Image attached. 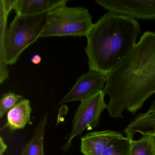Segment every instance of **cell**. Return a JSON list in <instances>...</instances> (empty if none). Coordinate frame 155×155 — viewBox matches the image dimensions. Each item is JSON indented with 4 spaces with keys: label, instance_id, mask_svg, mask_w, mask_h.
Returning a JSON list of instances; mask_svg holds the SVG:
<instances>
[{
    "label": "cell",
    "instance_id": "cell-4",
    "mask_svg": "<svg viewBox=\"0 0 155 155\" xmlns=\"http://www.w3.org/2000/svg\"><path fill=\"white\" fill-rule=\"evenodd\" d=\"M92 20L85 7H59L48 12L41 37H86L93 26Z\"/></svg>",
    "mask_w": 155,
    "mask_h": 155
},
{
    "label": "cell",
    "instance_id": "cell-5",
    "mask_svg": "<svg viewBox=\"0 0 155 155\" xmlns=\"http://www.w3.org/2000/svg\"><path fill=\"white\" fill-rule=\"evenodd\" d=\"M105 94L103 91L87 99L81 101L72 120V130L62 150L68 151L73 140L84 130H91L98 126L101 113L106 109Z\"/></svg>",
    "mask_w": 155,
    "mask_h": 155
},
{
    "label": "cell",
    "instance_id": "cell-13",
    "mask_svg": "<svg viewBox=\"0 0 155 155\" xmlns=\"http://www.w3.org/2000/svg\"><path fill=\"white\" fill-rule=\"evenodd\" d=\"M132 140L121 134L109 142L102 155H132Z\"/></svg>",
    "mask_w": 155,
    "mask_h": 155
},
{
    "label": "cell",
    "instance_id": "cell-12",
    "mask_svg": "<svg viewBox=\"0 0 155 155\" xmlns=\"http://www.w3.org/2000/svg\"><path fill=\"white\" fill-rule=\"evenodd\" d=\"M47 123L48 116L46 115L37 125L30 141L22 147L21 155H45L43 144Z\"/></svg>",
    "mask_w": 155,
    "mask_h": 155
},
{
    "label": "cell",
    "instance_id": "cell-3",
    "mask_svg": "<svg viewBox=\"0 0 155 155\" xmlns=\"http://www.w3.org/2000/svg\"><path fill=\"white\" fill-rule=\"evenodd\" d=\"M48 13L16 15L3 37L2 58L5 65L16 63L22 52L40 38Z\"/></svg>",
    "mask_w": 155,
    "mask_h": 155
},
{
    "label": "cell",
    "instance_id": "cell-18",
    "mask_svg": "<svg viewBox=\"0 0 155 155\" xmlns=\"http://www.w3.org/2000/svg\"><path fill=\"white\" fill-rule=\"evenodd\" d=\"M31 62L35 65H38L41 61V58L39 54H35L31 59Z\"/></svg>",
    "mask_w": 155,
    "mask_h": 155
},
{
    "label": "cell",
    "instance_id": "cell-14",
    "mask_svg": "<svg viewBox=\"0 0 155 155\" xmlns=\"http://www.w3.org/2000/svg\"><path fill=\"white\" fill-rule=\"evenodd\" d=\"M132 155H155L154 135H143L138 140H132Z\"/></svg>",
    "mask_w": 155,
    "mask_h": 155
},
{
    "label": "cell",
    "instance_id": "cell-9",
    "mask_svg": "<svg viewBox=\"0 0 155 155\" xmlns=\"http://www.w3.org/2000/svg\"><path fill=\"white\" fill-rule=\"evenodd\" d=\"M31 111L29 100L25 99L21 100L8 111L7 122L1 130L8 127L14 131L24 128L30 120Z\"/></svg>",
    "mask_w": 155,
    "mask_h": 155
},
{
    "label": "cell",
    "instance_id": "cell-8",
    "mask_svg": "<svg viewBox=\"0 0 155 155\" xmlns=\"http://www.w3.org/2000/svg\"><path fill=\"white\" fill-rule=\"evenodd\" d=\"M121 134L110 130L88 133L81 137V151L84 155H102L109 142Z\"/></svg>",
    "mask_w": 155,
    "mask_h": 155
},
{
    "label": "cell",
    "instance_id": "cell-15",
    "mask_svg": "<svg viewBox=\"0 0 155 155\" xmlns=\"http://www.w3.org/2000/svg\"><path fill=\"white\" fill-rule=\"evenodd\" d=\"M22 98L21 95L11 91L3 94L0 100V117L2 118Z\"/></svg>",
    "mask_w": 155,
    "mask_h": 155
},
{
    "label": "cell",
    "instance_id": "cell-20",
    "mask_svg": "<svg viewBox=\"0 0 155 155\" xmlns=\"http://www.w3.org/2000/svg\"><path fill=\"white\" fill-rule=\"evenodd\" d=\"M154 136H155V130H154Z\"/></svg>",
    "mask_w": 155,
    "mask_h": 155
},
{
    "label": "cell",
    "instance_id": "cell-11",
    "mask_svg": "<svg viewBox=\"0 0 155 155\" xmlns=\"http://www.w3.org/2000/svg\"><path fill=\"white\" fill-rule=\"evenodd\" d=\"M155 129V111H147L137 116L124 129V132L126 137L133 140L137 133L142 136L147 134L154 135Z\"/></svg>",
    "mask_w": 155,
    "mask_h": 155
},
{
    "label": "cell",
    "instance_id": "cell-1",
    "mask_svg": "<svg viewBox=\"0 0 155 155\" xmlns=\"http://www.w3.org/2000/svg\"><path fill=\"white\" fill-rule=\"evenodd\" d=\"M103 91L109 97L110 117L123 118L125 110L135 114L155 94V32H143L138 42L106 75Z\"/></svg>",
    "mask_w": 155,
    "mask_h": 155
},
{
    "label": "cell",
    "instance_id": "cell-10",
    "mask_svg": "<svg viewBox=\"0 0 155 155\" xmlns=\"http://www.w3.org/2000/svg\"><path fill=\"white\" fill-rule=\"evenodd\" d=\"M68 2L67 0H18L15 12L17 15L41 14L65 6Z\"/></svg>",
    "mask_w": 155,
    "mask_h": 155
},
{
    "label": "cell",
    "instance_id": "cell-19",
    "mask_svg": "<svg viewBox=\"0 0 155 155\" xmlns=\"http://www.w3.org/2000/svg\"><path fill=\"white\" fill-rule=\"evenodd\" d=\"M147 112H152V111H155V99L153 101L150 107L147 110Z\"/></svg>",
    "mask_w": 155,
    "mask_h": 155
},
{
    "label": "cell",
    "instance_id": "cell-7",
    "mask_svg": "<svg viewBox=\"0 0 155 155\" xmlns=\"http://www.w3.org/2000/svg\"><path fill=\"white\" fill-rule=\"evenodd\" d=\"M105 74L94 70H89L87 73L78 78L68 93L58 103L59 105L68 102L85 100L103 91L106 84Z\"/></svg>",
    "mask_w": 155,
    "mask_h": 155
},
{
    "label": "cell",
    "instance_id": "cell-6",
    "mask_svg": "<svg viewBox=\"0 0 155 155\" xmlns=\"http://www.w3.org/2000/svg\"><path fill=\"white\" fill-rule=\"evenodd\" d=\"M95 2L108 12L134 19L155 20V0H96Z\"/></svg>",
    "mask_w": 155,
    "mask_h": 155
},
{
    "label": "cell",
    "instance_id": "cell-2",
    "mask_svg": "<svg viewBox=\"0 0 155 155\" xmlns=\"http://www.w3.org/2000/svg\"><path fill=\"white\" fill-rule=\"evenodd\" d=\"M141 32L136 19L113 12L103 15L86 36L89 69L111 72L136 45Z\"/></svg>",
    "mask_w": 155,
    "mask_h": 155
},
{
    "label": "cell",
    "instance_id": "cell-17",
    "mask_svg": "<svg viewBox=\"0 0 155 155\" xmlns=\"http://www.w3.org/2000/svg\"><path fill=\"white\" fill-rule=\"evenodd\" d=\"M8 148V146L4 142L2 137H0V155H3Z\"/></svg>",
    "mask_w": 155,
    "mask_h": 155
},
{
    "label": "cell",
    "instance_id": "cell-16",
    "mask_svg": "<svg viewBox=\"0 0 155 155\" xmlns=\"http://www.w3.org/2000/svg\"><path fill=\"white\" fill-rule=\"evenodd\" d=\"M18 0H4L1 1V8L3 10V13L8 16L9 12L14 9L15 10L17 8Z\"/></svg>",
    "mask_w": 155,
    "mask_h": 155
}]
</instances>
